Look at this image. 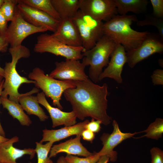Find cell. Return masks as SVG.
<instances>
[{"mask_svg": "<svg viewBox=\"0 0 163 163\" xmlns=\"http://www.w3.org/2000/svg\"><path fill=\"white\" fill-rule=\"evenodd\" d=\"M110 160L109 158L106 155L101 156L97 163H107Z\"/></svg>", "mask_w": 163, "mask_h": 163, "instance_id": "cell-38", "label": "cell"}, {"mask_svg": "<svg viewBox=\"0 0 163 163\" xmlns=\"http://www.w3.org/2000/svg\"><path fill=\"white\" fill-rule=\"evenodd\" d=\"M151 163H163V151L159 148L154 147L150 150Z\"/></svg>", "mask_w": 163, "mask_h": 163, "instance_id": "cell-31", "label": "cell"}, {"mask_svg": "<svg viewBox=\"0 0 163 163\" xmlns=\"http://www.w3.org/2000/svg\"><path fill=\"white\" fill-rule=\"evenodd\" d=\"M146 134L138 138L146 137L147 138L158 140L162 136L163 133V119L156 118L155 121L151 123L145 130L140 132Z\"/></svg>", "mask_w": 163, "mask_h": 163, "instance_id": "cell-25", "label": "cell"}, {"mask_svg": "<svg viewBox=\"0 0 163 163\" xmlns=\"http://www.w3.org/2000/svg\"><path fill=\"white\" fill-rule=\"evenodd\" d=\"M52 35L69 46H82V42L78 29L72 18L61 19L56 30Z\"/></svg>", "mask_w": 163, "mask_h": 163, "instance_id": "cell-15", "label": "cell"}, {"mask_svg": "<svg viewBox=\"0 0 163 163\" xmlns=\"http://www.w3.org/2000/svg\"><path fill=\"white\" fill-rule=\"evenodd\" d=\"M117 13L125 15L131 12L139 14L144 13L149 3L148 0H114Z\"/></svg>", "mask_w": 163, "mask_h": 163, "instance_id": "cell-21", "label": "cell"}, {"mask_svg": "<svg viewBox=\"0 0 163 163\" xmlns=\"http://www.w3.org/2000/svg\"><path fill=\"white\" fill-rule=\"evenodd\" d=\"M159 65L161 66H163V60L162 59H159L158 61Z\"/></svg>", "mask_w": 163, "mask_h": 163, "instance_id": "cell-42", "label": "cell"}, {"mask_svg": "<svg viewBox=\"0 0 163 163\" xmlns=\"http://www.w3.org/2000/svg\"><path fill=\"white\" fill-rule=\"evenodd\" d=\"M39 104L44 106L48 112L52 122V127L64 125L70 126L76 123L77 117L73 111L65 112L52 107L48 103L43 92L38 93L36 96Z\"/></svg>", "mask_w": 163, "mask_h": 163, "instance_id": "cell-16", "label": "cell"}, {"mask_svg": "<svg viewBox=\"0 0 163 163\" xmlns=\"http://www.w3.org/2000/svg\"><path fill=\"white\" fill-rule=\"evenodd\" d=\"M163 52V40L158 34L149 33L137 48L126 52V63L131 68L156 53Z\"/></svg>", "mask_w": 163, "mask_h": 163, "instance_id": "cell-9", "label": "cell"}, {"mask_svg": "<svg viewBox=\"0 0 163 163\" xmlns=\"http://www.w3.org/2000/svg\"><path fill=\"white\" fill-rule=\"evenodd\" d=\"M0 163H3L0 162Z\"/></svg>", "mask_w": 163, "mask_h": 163, "instance_id": "cell-45", "label": "cell"}, {"mask_svg": "<svg viewBox=\"0 0 163 163\" xmlns=\"http://www.w3.org/2000/svg\"><path fill=\"white\" fill-rule=\"evenodd\" d=\"M4 81V79H3L0 85V104H1L0 97L2 91L3 89V85ZM0 135L5 137V131L1 125L0 122Z\"/></svg>", "mask_w": 163, "mask_h": 163, "instance_id": "cell-37", "label": "cell"}, {"mask_svg": "<svg viewBox=\"0 0 163 163\" xmlns=\"http://www.w3.org/2000/svg\"><path fill=\"white\" fill-rule=\"evenodd\" d=\"M95 134L91 130L86 129L83 131L81 136L85 140L92 142L95 138Z\"/></svg>", "mask_w": 163, "mask_h": 163, "instance_id": "cell-35", "label": "cell"}, {"mask_svg": "<svg viewBox=\"0 0 163 163\" xmlns=\"http://www.w3.org/2000/svg\"><path fill=\"white\" fill-rule=\"evenodd\" d=\"M8 21L0 10V36H4L8 27Z\"/></svg>", "mask_w": 163, "mask_h": 163, "instance_id": "cell-34", "label": "cell"}, {"mask_svg": "<svg viewBox=\"0 0 163 163\" xmlns=\"http://www.w3.org/2000/svg\"><path fill=\"white\" fill-rule=\"evenodd\" d=\"M56 163H66L65 157L63 156L60 157L57 160Z\"/></svg>", "mask_w": 163, "mask_h": 163, "instance_id": "cell-39", "label": "cell"}, {"mask_svg": "<svg viewBox=\"0 0 163 163\" xmlns=\"http://www.w3.org/2000/svg\"><path fill=\"white\" fill-rule=\"evenodd\" d=\"M51 1L61 19L72 18L79 9V0H51Z\"/></svg>", "mask_w": 163, "mask_h": 163, "instance_id": "cell-22", "label": "cell"}, {"mask_svg": "<svg viewBox=\"0 0 163 163\" xmlns=\"http://www.w3.org/2000/svg\"><path fill=\"white\" fill-rule=\"evenodd\" d=\"M136 25L139 26L151 25L156 27L158 30V34L163 40V18H157L153 15H147L144 20L138 21Z\"/></svg>", "mask_w": 163, "mask_h": 163, "instance_id": "cell-27", "label": "cell"}, {"mask_svg": "<svg viewBox=\"0 0 163 163\" xmlns=\"http://www.w3.org/2000/svg\"><path fill=\"white\" fill-rule=\"evenodd\" d=\"M89 122L88 120L76 123L70 126H65L57 129L49 130L45 129L43 130V138L40 142H51L54 143L74 135H81L86 129V126Z\"/></svg>", "mask_w": 163, "mask_h": 163, "instance_id": "cell-18", "label": "cell"}, {"mask_svg": "<svg viewBox=\"0 0 163 163\" xmlns=\"http://www.w3.org/2000/svg\"><path fill=\"white\" fill-rule=\"evenodd\" d=\"M4 0H0V8L4 2Z\"/></svg>", "mask_w": 163, "mask_h": 163, "instance_id": "cell-44", "label": "cell"}, {"mask_svg": "<svg viewBox=\"0 0 163 163\" xmlns=\"http://www.w3.org/2000/svg\"><path fill=\"white\" fill-rule=\"evenodd\" d=\"M79 10L101 21L107 22L118 14L114 0H79Z\"/></svg>", "mask_w": 163, "mask_h": 163, "instance_id": "cell-10", "label": "cell"}, {"mask_svg": "<svg viewBox=\"0 0 163 163\" xmlns=\"http://www.w3.org/2000/svg\"><path fill=\"white\" fill-rule=\"evenodd\" d=\"M153 8L152 15L160 18H163V0H150Z\"/></svg>", "mask_w": 163, "mask_h": 163, "instance_id": "cell-30", "label": "cell"}, {"mask_svg": "<svg viewBox=\"0 0 163 163\" xmlns=\"http://www.w3.org/2000/svg\"><path fill=\"white\" fill-rule=\"evenodd\" d=\"M0 100L3 107L8 110L9 114L14 118L18 120L21 125L29 126L31 124V120L24 113L19 103L10 101L8 98L1 97Z\"/></svg>", "mask_w": 163, "mask_h": 163, "instance_id": "cell-23", "label": "cell"}, {"mask_svg": "<svg viewBox=\"0 0 163 163\" xmlns=\"http://www.w3.org/2000/svg\"><path fill=\"white\" fill-rule=\"evenodd\" d=\"M17 7L24 19L30 24L54 33L59 21L47 13L29 6L18 0Z\"/></svg>", "mask_w": 163, "mask_h": 163, "instance_id": "cell-12", "label": "cell"}, {"mask_svg": "<svg viewBox=\"0 0 163 163\" xmlns=\"http://www.w3.org/2000/svg\"><path fill=\"white\" fill-rule=\"evenodd\" d=\"M8 51L12 57L11 62H6L4 69L5 78L3 89L1 97L8 98L10 101L19 103L20 97L23 94H20L18 89L23 83H34L35 82L29 80L26 77L21 76L16 70L17 64L21 58H27L30 55L29 49L22 45L13 47H10Z\"/></svg>", "mask_w": 163, "mask_h": 163, "instance_id": "cell-3", "label": "cell"}, {"mask_svg": "<svg viewBox=\"0 0 163 163\" xmlns=\"http://www.w3.org/2000/svg\"><path fill=\"white\" fill-rule=\"evenodd\" d=\"M3 77L1 76H0V85H1L2 82V81L3 80Z\"/></svg>", "mask_w": 163, "mask_h": 163, "instance_id": "cell-43", "label": "cell"}, {"mask_svg": "<svg viewBox=\"0 0 163 163\" xmlns=\"http://www.w3.org/2000/svg\"><path fill=\"white\" fill-rule=\"evenodd\" d=\"M34 51L37 53H49L67 59L79 60L82 58V53L85 51L82 46H69L62 43L52 34H43L38 36Z\"/></svg>", "mask_w": 163, "mask_h": 163, "instance_id": "cell-6", "label": "cell"}, {"mask_svg": "<svg viewBox=\"0 0 163 163\" xmlns=\"http://www.w3.org/2000/svg\"><path fill=\"white\" fill-rule=\"evenodd\" d=\"M151 78L154 85H163V70L158 69L155 70L152 75Z\"/></svg>", "mask_w": 163, "mask_h": 163, "instance_id": "cell-32", "label": "cell"}, {"mask_svg": "<svg viewBox=\"0 0 163 163\" xmlns=\"http://www.w3.org/2000/svg\"><path fill=\"white\" fill-rule=\"evenodd\" d=\"M81 135H77L74 138L53 145L51 149L49 157L50 158L55 157L58 154L61 152L85 157L92 155L93 153L89 152L81 143Z\"/></svg>", "mask_w": 163, "mask_h": 163, "instance_id": "cell-19", "label": "cell"}, {"mask_svg": "<svg viewBox=\"0 0 163 163\" xmlns=\"http://www.w3.org/2000/svg\"><path fill=\"white\" fill-rule=\"evenodd\" d=\"M138 21L134 14L115 15L104 23V34L122 45L126 52L134 50L139 46L149 33L148 31H138L131 28L132 23Z\"/></svg>", "mask_w": 163, "mask_h": 163, "instance_id": "cell-2", "label": "cell"}, {"mask_svg": "<svg viewBox=\"0 0 163 163\" xmlns=\"http://www.w3.org/2000/svg\"><path fill=\"white\" fill-rule=\"evenodd\" d=\"M95 119L92 118L91 121L87 124L86 129H89L93 133H97L101 130V122L98 120H95Z\"/></svg>", "mask_w": 163, "mask_h": 163, "instance_id": "cell-33", "label": "cell"}, {"mask_svg": "<svg viewBox=\"0 0 163 163\" xmlns=\"http://www.w3.org/2000/svg\"><path fill=\"white\" fill-rule=\"evenodd\" d=\"M22 2L31 7L41 10L59 21L60 17L51 0H20Z\"/></svg>", "mask_w": 163, "mask_h": 163, "instance_id": "cell-24", "label": "cell"}, {"mask_svg": "<svg viewBox=\"0 0 163 163\" xmlns=\"http://www.w3.org/2000/svg\"><path fill=\"white\" fill-rule=\"evenodd\" d=\"M8 45L4 36H0V52H6L8 50Z\"/></svg>", "mask_w": 163, "mask_h": 163, "instance_id": "cell-36", "label": "cell"}, {"mask_svg": "<svg viewBox=\"0 0 163 163\" xmlns=\"http://www.w3.org/2000/svg\"><path fill=\"white\" fill-rule=\"evenodd\" d=\"M28 78L34 81L35 86L41 89L46 96L51 99L54 106L61 110L63 108L60 101L64 91L68 89L75 87L72 81L55 79L47 74L45 75L44 71L38 67L33 69L29 74Z\"/></svg>", "mask_w": 163, "mask_h": 163, "instance_id": "cell-5", "label": "cell"}, {"mask_svg": "<svg viewBox=\"0 0 163 163\" xmlns=\"http://www.w3.org/2000/svg\"><path fill=\"white\" fill-rule=\"evenodd\" d=\"M100 156L97 152H94L92 155L85 158L68 154L64 157L66 163H97Z\"/></svg>", "mask_w": 163, "mask_h": 163, "instance_id": "cell-29", "label": "cell"}, {"mask_svg": "<svg viewBox=\"0 0 163 163\" xmlns=\"http://www.w3.org/2000/svg\"><path fill=\"white\" fill-rule=\"evenodd\" d=\"M47 31L45 28L35 27L26 21L16 6L14 18L4 36L10 47H13L21 45L24 39L31 34Z\"/></svg>", "mask_w": 163, "mask_h": 163, "instance_id": "cell-8", "label": "cell"}, {"mask_svg": "<svg viewBox=\"0 0 163 163\" xmlns=\"http://www.w3.org/2000/svg\"><path fill=\"white\" fill-rule=\"evenodd\" d=\"M112 124L113 130L112 133L111 134L104 133L101 137L103 147L97 153L101 156L107 155L110 161L114 162L116 161L117 155V152L113 150L114 148L123 141L133 137L140 132L134 133H123L120 129L115 120L113 121Z\"/></svg>", "mask_w": 163, "mask_h": 163, "instance_id": "cell-13", "label": "cell"}, {"mask_svg": "<svg viewBox=\"0 0 163 163\" xmlns=\"http://www.w3.org/2000/svg\"><path fill=\"white\" fill-rule=\"evenodd\" d=\"M56 68L49 76L62 81H84L88 79L85 72L86 66L79 60L67 59L55 62Z\"/></svg>", "mask_w": 163, "mask_h": 163, "instance_id": "cell-11", "label": "cell"}, {"mask_svg": "<svg viewBox=\"0 0 163 163\" xmlns=\"http://www.w3.org/2000/svg\"><path fill=\"white\" fill-rule=\"evenodd\" d=\"M19 141L18 137L15 136L0 143V162L17 163L16 160L25 155H30V159L34 157L36 153L35 149L29 148L21 149L13 146V144Z\"/></svg>", "mask_w": 163, "mask_h": 163, "instance_id": "cell-17", "label": "cell"}, {"mask_svg": "<svg viewBox=\"0 0 163 163\" xmlns=\"http://www.w3.org/2000/svg\"><path fill=\"white\" fill-rule=\"evenodd\" d=\"M76 25L85 51L93 47L104 35L102 21L95 20L78 10L72 18Z\"/></svg>", "mask_w": 163, "mask_h": 163, "instance_id": "cell-7", "label": "cell"}, {"mask_svg": "<svg viewBox=\"0 0 163 163\" xmlns=\"http://www.w3.org/2000/svg\"><path fill=\"white\" fill-rule=\"evenodd\" d=\"M39 91L37 88H34L30 91L23 94L19 98V102L27 114L35 115L38 117L40 121H43L47 119L49 117L39 105L37 97L31 95Z\"/></svg>", "mask_w": 163, "mask_h": 163, "instance_id": "cell-20", "label": "cell"}, {"mask_svg": "<svg viewBox=\"0 0 163 163\" xmlns=\"http://www.w3.org/2000/svg\"><path fill=\"white\" fill-rule=\"evenodd\" d=\"M117 44L104 34L93 47L82 53V63L85 66H90L89 77L94 83L99 82L103 69L107 66L109 57Z\"/></svg>", "mask_w": 163, "mask_h": 163, "instance_id": "cell-4", "label": "cell"}, {"mask_svg": "<svg viewBox=\"0 0 163 163\" xmlns=\"http://www.w3.org/2000/svg\"><path fill=\"white\" fill-rule=\"evenodd\" d=\"M72 81L75 87L66 90L63 94L77 118L82 120L90 117L105 126L109 124L112 119L107 112L109 94L107 85L100 86L89 78Z\"/></svg>", "mask_w": 163, "mask_h": 163, "instance_id": "cell-1", "label": "cell"}, {"mask_svg": "<svg viewBox=\"0 0 163 163\" xmlns=\"http://www.w3.org/2000/svg\"><path fill=\"white\" fill-rule=\"evenodd\" d=\"M18 0H4L0 10L8 21H11L14 17Z\"/></svg>", "mask_w": 163, "mask_h": 163, "instance_id": "cell-28", "label": "cell"}, {"mask_svg": "<svg viewBox=\"0 0 163 163\" xmlns=\"http://www.w3.org/2000/svg\"><path fill=\"white\" fill-rule=\"evenodd\" d=\"M53 143L51 142H48L44 144L40 142H36V146L35 150L37 155V163H53L48 156Z\"/></svg>", "mask_w": 163, "mask_h": 163, "instance_id": "cell-26", "label": "cell"}, {"mask_svg": "<svg viewBox=\"0 0 163 163\" xmlns=\"http://www.w3.org/2000/svg\"><path fill=\"white\" fill-rule=\"evenodd\" d=\"M4 69L1 67L0 66V76L3 77L4 76Z\"/></svg>", "mask_w": 163, "mask_h": 163, "instance_id": "cell-41", "label": "cell"}, {"mask_svg": "<svg viewBox=\"0 0 163 163\" xmlns=\"http://www.w3.org/2000/svg\"><path fill=\"white\" fill-rule=\"evenodd\" d=\"M126 52L124 47L117 44L111 55L107 67L100 75L99 81L106 78L114 79L117 83L123 82L121 73L123 66L126 63Z\"/></svg>", "mask_w": 163, "mask_h": 163, "instance_id": "cell-14", "label": "cell"}, {"mask_svg": "<svg viewBox=\"0 0 163 163\" xmlns=\"http://www.w3.org/2000/svg\"><path fill=\"white\" fill-rule=\"evenodd\" d=\"M9 139L5 138L0 135V143L6 141L8 140Z\"/></svg>", "mask_w": 163, "mask_h": 163, "instance_id": "cell-40", "label": "cell"}]
</instances>
